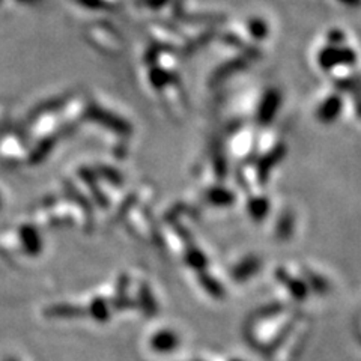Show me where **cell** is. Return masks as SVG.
<instances>
[{
  "label": "cell",
  "instance_id": "1",
  "mask_svg": "<svg viewBox=\"0 0 361 361\" xmlns=\"http://www.w3.org/2000/svg\"><path fill=\"white\" fill-rule=\"evenodd\" d=\"M178 345V338L172 333H163L154 341L155 351L160 353H172Z\"/></svg>",
  "mask_w": 361,
  "mask_h": 361
},
{
  "label": "cell",
  "instance_id": "2",
  "mask_svg": "<svg viewBox=\"0 0 361 361\" xmlns=\"http://www.w3.org/2000/svg\"><path fill=\"white\" fill-rule=\"evenodd\" d=\"M229 361H244V360H241V358H232V360H229Z\"/></svg>",
  "mask_w": 361,
  "mask_h": 361
}]
</instances>
